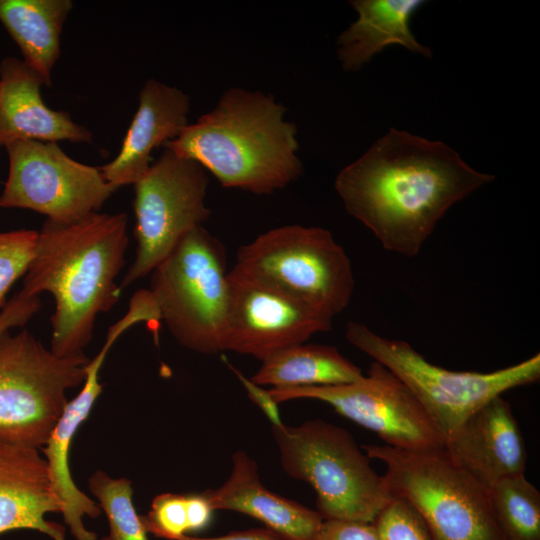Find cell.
I'll return each mask as SVG.
<instances>
[{"label":"cell","mask_w":540,"mask_h":540,"mask_svg":"<svg viewBox=\"0 0 540 540\" xmlns=\"http://www.w3.org/2000/svg\"><path fill=\"white\" fill-rule=\"evenodd\" d=\"M120 335L119 328L109 327L102 348L86 366L83 388L67 402L43 448L52 487L63 507L64 521L76 540H97V534L85 527L83 518H97L102 510L97 502L74 483L69 467V452L77 430L88 418L102 392L99 372L110 348Z\"/></svg>","instance_id":"9a60e30c"},{"label":"cell","mask_w":540,"mask_h":540,"mask_svg":"<svg viewBox=\"0 0 540 540\" xmlns=\"http://www.w3.org/2000/svg\"><path fill=\"white\" fill-rule=\"evenodd\" d=\"M209 178L196 161L165 148L134 184L136 257L119 288L150 274L211 210L205 198Z\"/></svg>","instance_id":"30bf717a"},{"label":"cell","mask_w":540,"mask_h":540,"mask_svg":"<svg viewBox=\"0 0 540 540\" xmlns=\"http://www.w3.org/2000/svg\"><path fill=\"white\" fill-rule=\"evenodd\" d=\"M222 349L261 361L331 330L333 316L233 267Z\"/></svg>","instance_id":"4fadbf2b"},{"label":"cell","mask_w":540,"mask_h":540,"mask_svg":"<svg viewBox=\"0 0 540 540\" xmlns=\"http://www.w3.org/2000/svg\"><path fill=\"white\" fill-rule=\"evenodd\" d=\"M268 392L278 404L302 398L323 401L394 448L428 451L444 447V435L412 391L376 361L367 375L352 383L271 388Z\"/></svg>","instance_id":"7c38bea8"},{"label":"cell","mask_w":540,"mask_h":540,"mask_svg":"<svg viewBox=\"0 0 540 540\" xmlns=\"http://www.w3.org/2000/svg\"><path fill=\"white\" fill-rule=\"evenodd\" d=\"M177 540H288L269 528L230 532L223 536L203 538L184 534Z\"/></svg>","instance_id":"1f68e13d"},{"label":"cell","mask_w":540,"mask_h":540,"mask_svg":"<svg viewBox=\"0 0 540 540\" xmlns=\"http://www.w3.org/2000/svg\"><path fill=\"white\" fill-rule=\"evenodd\" d=\"M494 178L441 141L391 128L338 173L335 190L386 250L414 257L453 204Z\"/></svg>","instance_id":"6da1fadb"},{"label":"cell","mask_w":540,"mask_h":540,"mask_svg":"<svg viewBox=\"0 0 540 540\" xmlns=\"http://www.w3.org/2000/svg\"><path fill=\"white\" fill-rule=\"evenodd\" d=\"M284 471L309 483L323 520L374 523L393 496L345 429L315 419L272 426Z\"/></svg>","instance_id":"277c9868"},{"label":"cell","mask_w":540,"mask_h":540,"mask_svg":"<svg viewBox=\"0 0 540 540\" xmlns=\"http://www.w3.org/2000/svg\"><path fill=\"white\" fill-rule=\"evenodd\" d=\"M141 517L147 533L177 540L188 533L187 494H160L153 499L148 513Z\"/></svg>","instance_id":"484cf974"},{"label":"cell","mask_w":540,"mask_h":540,"mask_svg":"<svg viewBox=\"0 0 540 540\" xmlns=\"http://www.w3.org/2000/svg\"><path fill=\"white\" fill-rule=\"evenodd\" d=\"M345 337L412 391L444 438L491 399L540 378L539 353L489 373L460 372L434 365L409 343L382 337L362 323L348 322Z\"/></svg>","instance_id":"52a82bcc"},{"label":"cell","mask_w":540,"mask_h":540,"mask_svg":"<svg viewBox=\"0 0 540 540\" xmlns=\"http://www.w3.org/2000/svg\"><path fill=\"white\" fill-rule=\"evenodd\" d=\"M62 511L38 449L0 442V535L28 529L65 540V528L46 520Z\"/></svg>","instance_id":"ac0fdd59"},{"label":"cell","mask_w":540,"mask_h":540,"mask_svg":"<svg viewBox=\"0 0 540 540\" xmlns=\"http://www.w3.org/2000/svg\"><path fill=\"white\" fill-rule=\"evenodd\" d=\"M358 18L338 37V58L345 71L359 70L390 45H401L425 57L431 50L419 43L410 28L422 0H352Z\"/></svg>","instance_id":"ffe728a7"},{"label":"cell","mask_w":540,"mask_h":540,"mask_svg":"<svg viewBox=\"0 0 540 540\" xmlns=\"http://www.w3.org/2000/svg\"><path fill=\"white\" fill-rule=\"evenodd\" d=\"M379 540H431L415 509L405 500L394 497L374 521Z\"/></svg>","instance_id":"4316f807"},{"label":"cell","mask_w":540,"mask_h":540,"mask_svg":"<svg viewBox=\"0 0 540 540\" xmlns=\"http://www.w3.org/2000/svg\"><path fill=\"white\" fill-rule=\"evenodd\" d=\"M233 267L333 317L347 307L355 287L349 257L321 227L271 229L241 246Z\"/></svg>","instance_id":"9c48e42d"},{"label":"cell","mask_w":540,"mask_h":540,"mask_svg":"<svg viewBox=\"0 0 540 540\" xmlns=\"http://www.w3.org/2000/svg\"><path fill=\"white\" fill-rule=\"evenodd\" d=\"M42 85V77L23 60L6 57L0 62V147L20 139L91 142L86 127L45 105Z\"/></svg>","instance_id":"e0dca14e"},{"label":"cell","mask_w":540,"mask_h":540,"mask_svg":"<svg viewBox=\"0 0 540 540\" xmlns=\"http://www.w3.org/2000/svg\"><path fill=\"white\" fill-rule=\"evenodd\" d=\"M450 459L487 488L503 478L524 474L527 452L508 401L497 396L445 438Z\"/></svg>","instance_id":"5bb4252c"},{"label":"cell","mask_w":540,"mask_h":540,"mask_svg":"<svg viewBox=\"0 0 540 540\" xmlns=\"http://www.w3.org/2000/svg\"><path fill=\"white\" fill-rule=\"evenodd\" d=\"M87 356L61 358L30 331L0 334V442L39 449L84 383Z\"/></svg>","instance_id":"ba28073f"},{"label":"cell","mask_w":540,"mask_h":540,"mask_svg":"<svg viewBox=\"0 0 540 540\" xmlns=\"http://www.w3.org/2000/svg\"><path fill=\"white\" fill-rule=\"evenodd\" d=\"M127 224L125 213L94 212L72 223L46 219L38 231L20 292L53 296L50 350L56 356H86L97 316L118 302Z\"/></svg>","instance_id":"7a4b0ae2"},{"label":"cell","mask_w":540,"mask_h":540,"mask_svg":"<svg viewBox=\"0 0 540 540\" xmlns=\"http://www.w3.org/2000/svg\"><path fill=\"white\" fill-rule=\"evenodd\" d=\"M9 172L0 207L29 209L60 223L99 212L117 190L98 167L68 156L57 142L20 139L5 146Z\"/></svg>","instance_id":"8fae6325"},{"label":"cell","mask_w":540,"mask_h":540,"mask_svg":"<svg viewBox=\"0 0 540 540\" xmlns=\"http://www.w3.org/2000/svg\"><path fill=\"white\" fill-rule=\"evenodd\" d=\"M189 110V97L182 90L155 79L146 81L118 155L98 166L105 180L117 189L134 185L151 166L152 151L175 139L188 125Z\"/></svg>","instance_id":"2e32d148"},{"label":"cell","mask_w":540,"mask_h":540,"mask_svg":"<svg viewBox=\"0 0 540 540\" xmlns=\"http://www.w3.org/2000/svg\"><path fill=\"white\" fill-rule=\"evenodd\" d=\"M363 376L336 347L301 343L265 358L250 380L259 386L290 388L348 384Z\"/></svg>","instance_id":"7402d4cb"},{"label":"cell","mask_w":540,"mask_h":540,"mask_svg":"<svg viewBox=\"0 0 540 540\" xmlns=\"http://www.w3.org/2000/svg\"><path fill=\"white\" fill-rule=\"evenodd\" d=\"M232 463L228 479L219 488L204 491L214 511L247 514L288 540L314 539L323 522L317 511L268 490L245 452H235Z\"/></svg>","instance_id":"d6986e66"},{"label":"cell","mask_w":540,"mask_h":540,"mask_svg":"<svg viewBox=\"0 0 540 540\" xmlns=\"http://www.w3.org/2000/svg\"><path fill=\"white\" fill-rule=\"evenodd\" d=\"M213 511L204 492L187 494L188 533L205 529L211 521Z\"/></svg>","instance_id":"4dcf8cb0"},{"label":"cell","mask_w":540,"mask_h":540,"mask_svg":"<svg viewBox=\"0 0 540 540\" xmlns=\"http://www.w3.org/2000/svg\"><path fill=\"white\" fill-rule=\"evenodd\" d=\"M489 498L504 540H540V492L524 474L496 482Z\"/></svg>","instance_id":"603a6c76"},{"label":"cell","mask_w":540,"mask_h":540,"mask_svg":"<svg viewBox=\"0 0 540 540\" xmlns=\"http://www.w3.org/2000/svg\"><path fill=\"white\" fill-rule=\"evenodd\" d=\"M72 8L71 0H0V22L21 50L23 61L48 87Z\"/></svg>","instance_id":"44dd1931"},{"label":"cell","mask_w":540,"mask_h":540,"mask_svg":"<svg viewBox=\"0 0 540 540\" xmlns=\"http://www.w3.org/2000/svg\"><path fill=\"white\" fill-rule=\"evenodd\" d=\"M89 490L108 521L109 532L101 540H149L142 517L133 504L129 479H114L96 471L89 479Z\"/></svg>","instance_id":"cb8c5ba5"},{"label":"cell","mask_w":540,"mask_h":540,"mask_svg":"<svg viewBox=\"0 0 540 540\" xmlns=\"http://www.w3.org/2000/svg\"><path fill=\"white\" fill-rule=\"evenodd\" d=\"M313 540H379L374 523L323 520Z\"/></svg>","instance_id":"83f0119b"},{"label":"cell","mask_w":540,"mask_h":540,"mask_svg":"<svg viewBox=\"0 0 540 540\" xmlns=\"http://www.w3.org/2000/svg\"><path fill=\"white\" fill-rule=\"evenodd\" d=\"M150 274L149 291L175 340L202 354L223 351L229 282L219 240L199 226Z\"/></svg>","instance_id":"8992f818"},{"label":"cell","mask_w":540,"mask_h":540,"mask_svg":"<svg viewBox=\"0 0 540 540\" xmlns=\"http://www.w3.org/2000/svg\"><path fill=\"white\" fill-rule=\"evenodd\" d=\"M38 231L19 229L0 232V308L13 284L25 275L33 257Z\"/></svg>","instance_id":"d4e9b609"},{"label":"cell","mask_w":540,"mask_h":540,"mask_svg":"<svg viewBox=\"0 0 540 540\" xmlns=\"http://www.w3.org/2000/svg\"><path fill=\"white\" fill-rule=\"evenodd\" d=\"M39 296H26L20 291L0 311V334L24 326L39 310Z\"/></svg>","instance_id":"f1b7e54d"},{"label":"cell","mask_w":540,"mask_h":540,"mask_svg":"<svg viewBox=\"0 0 540 540\" xmlns=\"http://www.w3.org/2000/svg\"><path fill=\"white\" fill-rule=\"evenodd\" d=\"M226 363L239 378L251 400L256 403L266 414L268 419L271 421L272 426L282 424L278 410V403L273 400L268 390H265L261 388V386L253 383L250 379L243 376V374L234 368L230 363Z\"/></svg>","instance_id":"f546056e"},{"label":"cell","mask_w":540,"mask_h":540,"mask_svg":"<svg viewBox=\"0 0 540 540\" xmlns=\"http://www.w3.org/2000/svg\"><path fill=\"white\" fill-rule=\"evenodd\" d=\"M272 94L233 87L164 148L192 159L225 188L271 194L303 174L297 127Z\"/></svg>","instance_id":"3957f363"},{"label":"cell","mask_w":540,"mask_h":540,"mask_svg":"<svg viewBox=\"0 0 540 540\" xmlns=\"http://www.w3.org/2000/svg\"><path fill=\"white\" fill-rule=\"evenodd\" d=\"M363 450L385 464L384 478L393 498L415 509L431 540H504L489 488L453 462L444 447L409 451L365 445Z\"/></svg>","instance_id":"5b68a950"}]
</instances>
